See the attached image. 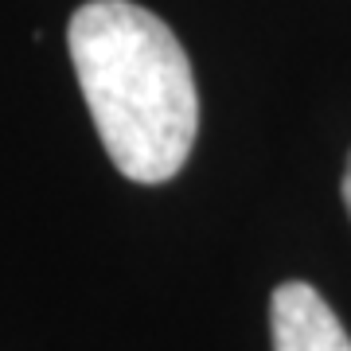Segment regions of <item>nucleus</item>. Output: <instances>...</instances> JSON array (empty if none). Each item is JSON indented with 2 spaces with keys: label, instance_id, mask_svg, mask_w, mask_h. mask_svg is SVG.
Listing matches in <instances>:
<instances>
[{
  "label": "nucleus",
  "instance_id": "obj_1",
  "mask_svg": "<svg viewBox=\"0 0 351 351\" xmlns=\"http://www.w3.org/2000/svg\"><path fill=\"white\" fill-rule=\"evenodd\" d=\"M66 47L113 168L133 184L172 180L199 129L195 78L176 32L133 0H90L71 16Z\"/></svg>",
  "mask_w": 351,
  "mask_h": 351
},
{
  "label": "nucleus",
  "instance_id": "obj_2",
  "mask_svg": "<svg viewBox=\"0 0 351 351\" xmlns=\"http://www.w3.org/2000/svg\"><path fill=\"white\" fill-rule=\"evenodd\" d=\"M274 351H351V339L332 304L308 281H285L269 297Z\"/></svg>",
  "mask_w": 351,
  "mask_h": 351
},
{
  "label": "nucleus",
  "instance_id": "obj_3",
  "mask_svg": "<svg viewBox=\"0 0 351 351\" xmlns=\"http://www.w3.org/2000/svg\"><path fill=\"white\" fill-rule=\"evenodd\" d=\"M343 203H348V215H351V156H348V168H343Z\"/></svg>",
  "mask_w": 351,
  "mask_h": 351
}]
</instances>
